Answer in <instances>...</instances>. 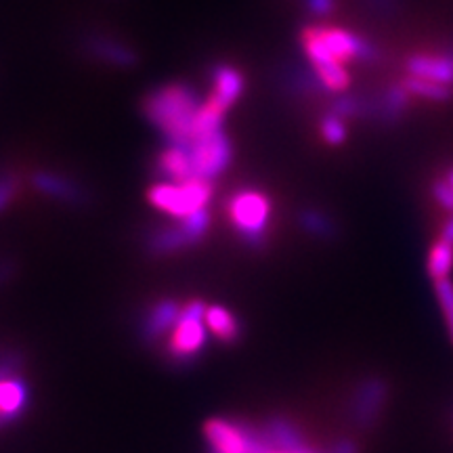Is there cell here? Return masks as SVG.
<instances>
[{
  "label": "cell",
  "instance_id": "83f0119b",
  "mask_svg": "<svg viewBox=\"0 0 453 453\" xmlns=\"http://www.w3.org/2000/svg\"><path fill=\"white\" fill-rule=\"evenodd\" d=\"M332 453H357V447L350 443V441H340V443L332 449Z\"/></svg>",
  "mask_w": 453,
  "mask_h": 453
},
{
  "label": "cell",
  "instance_id": "4fadbf2b",
  "mask_svg": "<svg viewBox=\"0 0 453 453\" xmlns=\"http://www.w3.org/2000/svg\"><path fill=\"white\" fill-rule=\"evenodd\" d=\"M407 72L424 81L441 82L451 87L453 84V57L434 55H413L407 59Z\"/></svg>",
  "mask_w": 453,
  "mask_h": 453
},
{
  "label": "cell",
  "instance_id": "484cf974",
  "mask_svg": "<svg viewBox=\"0 0 453 453\" xmlns=\"http://www.w3.org/2000/svg\"><path fill=\"white\" fill-rule=\"evenodd\" d=\"M307 7L315 15H327L334 9V0H307Z\"/></svg>",
  "mask_w": 453,
  "mask_h": 453
},
{
  "label": "cell",
  "instance_id": "7402d4cb",
  "mask_svg": "<svg viewBox=\"0 0 453 453\" xmlns=\"http://www.w3.org/2000/svg\"><path fill=\"white\" fill-rule=\"evenodd\" d=\"M303 225L307 226L309 234H313V235H330L332 234V223L319 212H304Z\"/></svg>",
  "mask_w": 453,
  "mask_h": 453
},
{
  "label": "cell",
  "instance_id": "8992f818",
  "mask_svg": "<svg viewBox=\"0 0 453 453\" xmlns=\"http://www.w3.org/2000/svg\"><path fill=\"white\" fill-rule=\"evenodd\" d=\"M311 34L317 38V42L324 47V50L334 59L344 64L349 59H359V61H373L378 57V50L372 47L370 42L364 41L357 34H350L347 30H340V27H326V26H315L309 27Z\"/></svg>",
  "mask_w": 453,
  "mask_h": 453
},
{
  "label": "cell",
  "instance_id": "5b68a950",
  "mask_svg": "<svg viewBox=\"0 0 453 453\" xmlns=\"http://www.w3.org/2000/svg\"><path fill=\"white\" fill-rule=\"evenodd\" d=\"M202 315H203V304L202 303H189L187 307L179 311L177 319L173 327L168 340V353L174 359L187 361L189 357L197 355L203 347V340H206V332L202 326Z\"/></svg>",
  "mask_w": 453,
  "mask_h": 453
},
{
  "label": "cell",
  "instance_id": "ffe728a7",
  "mask_svg": "<svg viewBox=\"0 0 453 453\" xmlns=\"http://www.w3.org/2000/svg\"><path fill=\"white\" fill-rule=\"evenodd\" d=\"M434 294H437L439 307L443 311L447 332L453 342V281L451 280H441L434 281Z\"/></svg>",
  "mask_w": 453,
  "mask_h": 453
},
{
  "label": "cell",
  "instance_id": "44dd1931",
  "mask_svg": "<svg viewBox=\"0 0 453 453\" xmlns=\"http://www.w3.org/2000/svg\"><path fill=\"white\" fill-rule=\"evenodd\" d=\"M321 134L330 145H340L347 139V127H344L342 118L338 113H330L321 120Z\"/></svg>",
  "mask_w": 453,
  "mask_h": 453
},
{
  "label": "cell",
  "instance_id": "3957f363",
  "mask_svg": "<svg viewBox=\"0 0 453 453\" xmlns=\"http://www.w3.org/2000/svg\"><path fill=\"white\" fill-rule=\"evenodd\" d=\"M229 217L237 234L252 246H258L267 235L271 219L269 197L254 189L240 191L229 203Z\"/></svg>",
  "mask_w": 453,
  "mask_h": 453
},
{
  "label": "cell",
  "instance_id": "52a82bcc",
  "mask_svg": "<svg viewBox=\"0 0 453 453\" xmlns=\"http://www.w3.org/2000/svg\"><path fill=\"white\" fill-rule=\"evenodd\" d=\"M208 223H211L208 211L197 212L194 217L183 219L179 225L168 226V229H164L157 235H154L151 248H154L156 252H173L179 250V248L191 246V243H196L203 234H206Z\"/></svg>",
  "mask_w": 453,
  "mask_h": 453
},
{
  "label": "cell",
  "instance_id": "8fae6325",
  "mask_svg": "<svg viewBox=\"0 0 453 453\" xmlns=\"http://www.w3.org/2000/svg\"><path fill=\"white\" fill-rule=\"evenodd\" d=\"M84 49H87L88 55L97 57L99 61L110 65L130 67L137 64V55L128 44L120 42L118 38L105 36V34H88L84 38Z\"/></svg>",
  "mask_w": 453,
  "mask_h": 453
},
{
  "label": "cell",
  "instance_id": "6da1fadb",
  "mask_svg": "<svg viewBox=\"0 0 453 453\" xmlns=\"http://www.w3.org/2000/svg\"><path fill=\"white\" fill-rule=\"evenodd\" d=\"M200 95L187 84H164L145 99V118L166 137L168 143H187L194 137Z\"/></svg>",
  "mask_w": 453,
  "mask_h": 453
},
{
  "label": "cell",
  "instance_id": "9c48e42d",
  "mask_svg": "<svg viewBox=\"0 0 453 453\" xmlns=\"http://www.w3.org/2000/svg\"><path fill=\"white\" fill-rule=\"evenodd\" d=\"M250 453H317L304 447L303 437L286 422H273L267 430V437H257Z\"/></svg>",
  "mask_w": 453,
  "mask_h": 453
},
{
  "label": "cell",
  "instance_id": "277c9868",
  "mask_svg": "<svg viewBox=\"0 0 453 453\" xmlns=\"http://www.w3.org/2000/svg\"><path fill=\"white\" fill-rule=\"evenodd\" d=\"M183 145L189 151L191 173L197 179H217L220 173L229 168L231 160H234V145H231V139L226 137L225 128L206 134V137L191 139L189 143Z\"/></svg>",
  "mask_w": 453,
  "mask_h": 453
},
{
  "label": "cell",
  "instance_id": "d6986e66",
  "mask_svg": "<svg viewBox=\"0 0 453 453\" xmlns=\"http://www.w3.org/2000/svg\"><path fill=\"white\" fill-rule=\"evenodd\" d=\"M403 87L407 88V93H416V95H420V97H426L433 101H445V99H449V95H451V87H447V84L424 81V78H416V76L407 78V81L403 82Z\"/></svg>",
  "mask_w": 453,
  "mask_h": 453
},
{
  "label": "cell",
  "instance_id": "ba28073f",
  "mask_svg": "<svg viewBox=\"0 0 453 453\" xmlns=\"http://www.w3.org/2000/svg\"><path fill=\"white\" fill-rule=\"evenodd\" d=\"M203 430L214 453H250L257 441V437L243 430L240 424L226 420H211Z\"/></svg>",
  "mask_w": 453,
  "mask_h": 453
},
{
  "label": "cell",
  "instance_id": "d4e9b609",
  "mask_svg": "<svg viewBox=\"0 0 453 453\" xmlns=\"http://www.w3.org/2000/svg\"><path fill=\"white\" fill-rule=\"evenodd\" d=\"M434 197H437L441 206L453 212V187L449 185V180H441V183L434 185Z\"/></svg>",
  "mask_w": 453,
  "mask_h": 453
},
{
  "label": "cell",
  "instance_id": "7c38bea8",
  "mask_svg": "<svg viewBox=\"0 0 453 453\" xmlns=\"http://www.w3.org/2000/svg\"><path fill=\"white\" fill-rule=\"evenodd\" d=\"M384 401H387V387H384V382L378 380V378L365 380L355 395V422L361 424V426H370L378 418V413L382 411Z\"/></svg>",
  "mask_w": 453,
  "mask_h": 453
},
{
  "label": "cell",
  "instance_id": "5bb4252c",
  "mask_svg": "<svg viewBox=\"0 0 453 453\" xmlns=\"http://www.w3.org/2000/svg\"><path fill=\"white\" fill-rule=\"evenodd\" d=\"M157 170L166 177V180H185L194 177L187 147L183 143H168L157 156Z\"/></svg>",
  "mask_w": 453,
  "mask_h": 453
},
{
  "label": "cell",
  "instance_id": "4316f807",
  "mask_svg": "<svg viewBox=\"0 0 453 453\" xmlns=\"http://www.w3.org/2000/svg\"><path fill=\"white\" fill-rule=\"evenodd\" d=\"M441 240L453 243V212H451V217L447 219V223L443 225V231H441Z\"/></svg>",
  "mask_w": 453,
  "mask_h": 453
},
{
  "label": "cell",
  "instance_id": "cb8c5ba5",
  "mask_svg": "<svg viewBox=\"0 0 453 453\" xmlns=\"http://www.w3.org/2000/svg\"><path fill=\"white\" fill-rule=\"evenodd\" d=\"M17 194V179L11 173H0V211L7 208V203Z\"/></svg>",
  "mask_w": 453,
  "mask_h": 453
},
{
  "label": "cell",
  "instance_id": "9a60e30c",
  "mask_svg": "<svg viewBox=\"0 0 453 453\" xmlns=\"http://www.w3.org/2000/svg\"><path fill=\"white\" fill-rule=\"evenodd\" d=\"M34 185H36L42 194L57 197V200H64V202H82L84 200L82 187L72 183L70 179L61 177V174L36 173V177H34Z\"/></svg>",
  "mask_w": 453,
  "mask_h": 453
},
{
  "label": "cell",
  "instance_id": "30bf717a",
  "mask_svg": "<svg viewBox=\"0 0 453 453\" xmlns=\"http://www.w3.org/2000/svg\"><path fill=\"white\" fill-rule=\"evenodd\" d=\"M243 90V78L234 65H217L212 70V93L208 104L226 113L235 105Z\"/></svg>",
  "mask_w": 453,
  "mask_h": 453
},
{
  "label": "cell",
  "instance_id": "7a4b0ae2",
  "mask_svg": "<svg viewBox=\"0 0 453 453\" xmlns=\"http://www.w3.org/2000/svg\"><path fill=\"white\" fill-rule=\"evenodd\" d=\"M211 197L212 180L197 177L185 180H162L150 189L151 206L179 220L206 211Z\"/></svg>",
  "mask_w": 453,
  "mask_h": 453
},
{
  "label": "cell",
  "instance_id": "603a6c76",
  "mask_svg": "<svg viewBox=\"0 0 453 453\" xmlns=\"http://www.w3.org/2000/svg\"><path fill=\"white\" fill-rule=\"evenodd\" d=\"M407 101V88L405 87H393L387 93V101H384V107H387V113L390 116H396L405 107Z\"/></svg>",
  "mask_w": 453,
  "mask_h": 453
},
{
  "label": "cell",
  "instance_id": "f1b7e54d",
  "mask_svg": "<svg viewBox=\"0 0 453 453\" xmlns=\"http://www.w3.org/2000/svg\"><path fill=\"white\" fill-rule=\"evenodd\" d=\"M447 180H449V185L453 187V170L449 173V177H447Z\"/></svg>",
  "mask_w": 453,
  "mask_h": 453
},
{
  "label": "cell",
  "instance_id": "ac0fdd59",
  "mask_svg": "<svg viewBox=\"0 0 453 453\" xmlns=\"http://www.w3.org/2000/svg\"><path fill=\"white\" fill-rule=\"evenodd\" d=\"M208 327L214 332V336L220 340H226V342H234V340L240 336V326L234 319V315L223 307H211L206 309V319Z\"/></svg>",
  "mask_w": 453,
  "mask_h": 453
},
{
  "label": "cell",
  "instance_id": "2e32d148",
  "mask_svg": "<svg viewBox=\"0 0 453 453\" xmlns=\"http://www.w3.org/2000/svg\"><path fill=\"white\" fill-rule=\"evenodd\" d=\"M26 405V388L19 380H0V424L15 420Z\"/></svg>",
  "mask_w": 453,
  "mask_h": 453
},
{
  "label": "cell",
  "instance_id": "e0dca14e",
  "mask_svg": "<svg viewBox=\"0 0 453 453\" xmlns=\"http://www.w3.org/2000/svg\"><path fill=\"white\" fill-rule=\"evenodd\" d=\"M426 269L428 275L433 277V281L449 280V273L453 269V243L445 240L433 243V248L428 252Z\"/></svg>",
  "mask_w": 453,
  "mask_h": 453
}]
</instances>
